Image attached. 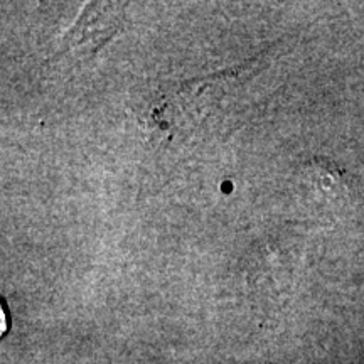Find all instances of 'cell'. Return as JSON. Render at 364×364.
<instances>
[{
    "label": "cell",
    "mask_w": 364,
    "mask_h": 364,
    "mask_svg": "<svg viewBox=\"0 0 364 364\" xmlns=\"http://www.w3.org/2000/svg\"><path fill=\"white\" fill-rule=\"evenodd\" d=\"M86 7L78 24L73 27L70 41L75 49L93 51L117 33L120 17L112 4H90Z\"/></svg>",
    "instance_id": "cell-1"
}]
</instances>
